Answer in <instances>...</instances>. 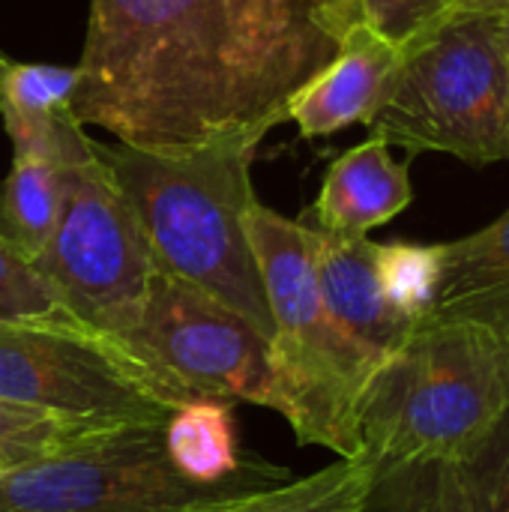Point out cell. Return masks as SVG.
<instances>
[{"mask_svg": "<svg viewBox=\"0 0 509 512\" xmlns=\"http://www.w3.org/2000/svg\"><path fill=\"white\" fill-rule=\"evenodd\" d=\"M336 54L327 0H90L75 114L150 153L264 138Z\"/></svg>", "mask_w": 509, "mask_h": 512, "instance_id": "1", "label": "cell"}, {"mask_svg": "<svg viewBox=\"0 0 509 512\" xmlns=\"http://www.w3.org/2000/svg\"><path fill=\"white\" fill-rule=\"evenodd\" d=\"M258 144V135H243L192 153H150L96 141V153L129 198L156 270L195 285L273 339V318L246 231Z\"/></svg>", "mask_w": 509, "mask_h": 512, "instance_id": "2", "label": "cell"}, {"mask_svg": "<svg viewBox=\"0 0 509 512\" xmlns=\"http://www.w3.org/2000/svg\"><path fill=\"white\" fill-rule=\"evenodd\" d=\"M507 414V330L429 315L369 381L360 405V459L372 471L465 462Z\"/></svg>", "mask_w": 509, "mask_h": 512, "instance_id": "3", "label": "cell"}, {"mask_svg": "<svg viewBox=\"0 0 509 512\" xmlns=\"http://www.w3.org/2000/svg\"><path fill=\"white\" fill-rule=\"evenodd\" d=\"M246 231L273 318L279 414L297 444L324 447L336 459H360V405L381 357L333 318L303 219H288L255 198L246 210Z\"/></svg>", "mask_w": 509, "mask_h": 512, "instance_id": "4", "label": "cell"}, {"mask_svg": "<svg viewBox=\"0 0 509 512\" xmlns=\"http://www.w3.org/2000/svg\"><path fill=\"white\" fill-rule=\"evenodd\" d=\"M369 129L408 153H450L468 165L509 159L501 21L450 15L402 54Z\"/></svg>", "mask_w": 509, "mask_h": 512, "instance_id": "5", "label": "cell"}, {"mask_svg": "<svg viewBox=\"0 0 509 512\" xmlns=\"http://www.w3.org/2000/svg\"><path fill=\"white\" fill-rule=\"evenodd\" d=\"M0 399L105 426L162 423L195 402L129 345L84 324H0Z\"/></svg>", "mask_w": 509, "mask_h": 512, "instance_id": "6", "label": "cell"}, {"mask_svg": "<svg viewBox=\"0 0 509 512\" xmlns=\"http://www.w3.org/2000/svg\"><path fill=\"white\" fill-rule=\"evenodd\" d=\"M33 264L84 327L123 345L138 333L156 264L129 198L99 153L72 171L57 231Z\"/></svg>", "mask_w": 509, "mask_h": 512, "instance_id": "7", "label": "cell"}, {"mask_svg": "<svg viewBox=\"0 0 509 512\" xmlns=\"http://www.w3.org/2000/svg\"><path fill=\"white\" fill-rule=\"evenodd\" d=\"M162 429L165 420L111 426L57 456L0 471V512H177L240 492L180 477Z\"/></svg>", "mask_w": 509, "mask_h": 512, "instance_id": "8", "label": "cell"}, {"mask_svg": "<svg viewBox=\"0 0 509 512\" xmlns=\"http://www.w3.org/2000/svg\"><path fill=\"white\" fill-rule=\"evenodd\" d=\"M129 348L189 399L261 405L279 414L282 393L270 339L210 294L153 270L144 318Z\"/></svg>", "mask_w": 509, "mask_h": 512, "instance_id": "9", "label": "cell"}, {"mask_svg": "<svg viewBox=\"0 0 509 512\" xmlns=\"http://www.w3.org/2000/svg\"><path fill=\"white\" fill-rule=\"evenodd\" d=\"M81 69L24 63L0 51V120L12 141V159H39L81 168L96 159V141L75 114Z\"/></svg>", "mask_w": 509, "mask_h": 512, "instance_id": "10", "label": "cell"}, {"mask_svg": "<svg viewBox=\"0 0 509 512\" xmlns=\"http://www.w3.org/2000/svg\"><path fill=\"white\" fill-rule=\"evenodd\" d=\"M309 234L321 294L333 318L366 351L384 360L417 330V321L393 300L381 243L369 237H336L315 225H309Z\"/></svg>", "mask_w": 509, "mask_h": 512, "instance_id": "11", "label": "cell"}, {"mask_svg": "<svg viewBox=\"0 0 509 512\" xmlns=\"http://www.w3.org/2000/svg\"><path fill=\"white\" fill-rule=\"evenodd\" d=\"M399 60L402 54L363 24H348L339 36V54L291 96L285 117L297 123L303 138L369 126Z\"/></svg>", "mask_w": 509, "mask_h": 512, "instance_id": "12", "label": "cell"}, {"mask_svg": "<svg viewBox=\"0 0 509 512\" xmlns=\"http://www.w3.org/2000/svg\"><path fill=\"white\" fill-rule=\"evenodd\" d=\"M411 201L408 165L396 162L390 144L372 135L333 159L303 222L336 237H369L372 228L396 219Z\"/></svg>", "mask_w": 509, "mask_h": 512, "instance_id": "13", "label": "cell"}, {"mask_svg": "<svg viewBox=\"0 0 509 512\" xmlns=\"http://www.w3.org/2000/svg\"><path fill=\"white\" fill-rule=\"evenodd\" d=\"M438 285L429 315H459L509 333V210L492 225L435 243Z\"/></svg>", "mask_w": 509, "mask_h": 512, "instance_id": "14", "label": "cell"}, {"mask_svg": "<svg viewBox=\"0 0 509 512\" xmlns=\"http://www.w3.org/2000/svg\"><path fill=\"white\" fill-rule=\"evenodd\" d=\"M165 453L180 477L210 489H261L291 480L270 465L246 468L237 456V432L231 405L195 399L171 411L165 420Z\"/></svg>", "mask_w": 509, "mask_h": 512, "instance_id": "15", "label": "cell"}, {"mask_svg": "<svg viewBox=\"0 0 509 512\" xmlns=\"http://www.w3.org/2000/svg\"><path fill=\"white\" fill-rule=\"evenodd\" d=\"M372 468L363 459H336L300 480L234 492L177 512H366Z\"/></svg>", "mask_w": 509, "mask_h": 512, "instance_id": "16", "label": "cell"}, {"mask_svg": "<svg viewBox=\"0 0 509 512\" xmlns=\"http://www.w3.org/2000/svg\"><path fill=\"white\" fill-rule=\"evenodd\" d=\"M69 183L72 168L12 159V171L0 183V237L24 258L36 261L57 231Z\"/></svg>", "mask_w": 509, "mask_h": 512, "instance_id": "17", "label": "cell"}, {"mask_svg": "<svg viewBox=\"0 0 509 512\" xmlns=\"http://www.w3.org/2000/svg\"><path fill=\"white\" fill-rule=\"evenodd\" d=\"M366 512H480L462 462H414L372 471Z\"/></svg>", "mask_w": 509, "mask_h": 512, "instance_id": "18", "label": "cell"}, {"mask_svg": "<svg viewBox=\"0 0 509 512\" xmlns=\"http://www.w3.org/2000/svg\"><path fill=\"white\" fill-rule=\"evenodd\" d=\"M111 426L90 420H69L60 414L12 405L0 399V471L57 456Z\"/></svg>", "mask_w": 509, "mask_h": 512, "instance_id": "19", "label": "cell"}, {"mask_svg": "<svg viewBox=\"0 0 509 512\" xmlns=\"http://www.w3.org/2000/svg\"><path fill=\"white\" fill-rule=\"evenodd\" d=\"M0 324L6 327H63L81 324L60 303L48 279L30 258L0 237Z\"/></svg>", "mask_w": 509, "mask_h": 512, "instance_id": "20", "label": "cell"}, {"mask_svg": "<svg viewBox=\"0 0 509 512\" xmlns=\"http://www.w3.org/2000/svg\"><path fill=\"white\" fill-rule=\"evenodd\" d=\"M453 15V0H348V24H363L399 54L429 39Z\"/></svg>", "mask_w": 509, "mask_h": 512, "instance_id": "21", "label": "cell"}, {"mask_svg": "<svg viewBox=\"0 0 509 512\" xmlns=\"http://www.w3.org/2000/svg\"><path fill=\"white\" fill-rule=\"evenodd\" d=\"M480 512H509V414L462 462Z\"/></svg>", "mask_w": 509, "mask_h": 512, "instance_id": "22", "label": "cell"}, {"mask_svg": "<svg viewBox=\"0 0 509 512\" xmlns=\"http://www.w3.org/2000/svg\"><path fill=\"white\" fill-rule=\"evenodd\" d=\"M453 15L509 18V0H453Z\"/></svg>", "mask_w": 509, "mask_h": 512, "instance_id": "23", "label": "cell"}, {"mask_svg": "<svg viewBox=\"0 0 509 512\" xmlns=\"http://www.w3.org/2000/svg\"><path fill=\"white\" fill-rule=\"evenodd\" d=\"M330 12H333V21H336V30L342 36V30L348 27V0H327Z\"/></svg>", "mask_w": 509, "mask_h": 512, "instance_id": "24", "label": "cell"}, {"mask_svg": "<svg viewBox=\"0 0 509 512\" xmlns=\"http://www.w3.org/2000/svg\"><path fill=\"white\" fill-rule=\"evenodd\" d=\"M501 21V51H504V72H507V96H509V18Z\"/></svg>", "mask_w": 509, "mask_h": 512, "instance_id": "25", "label": "cell"}]
</instances>
